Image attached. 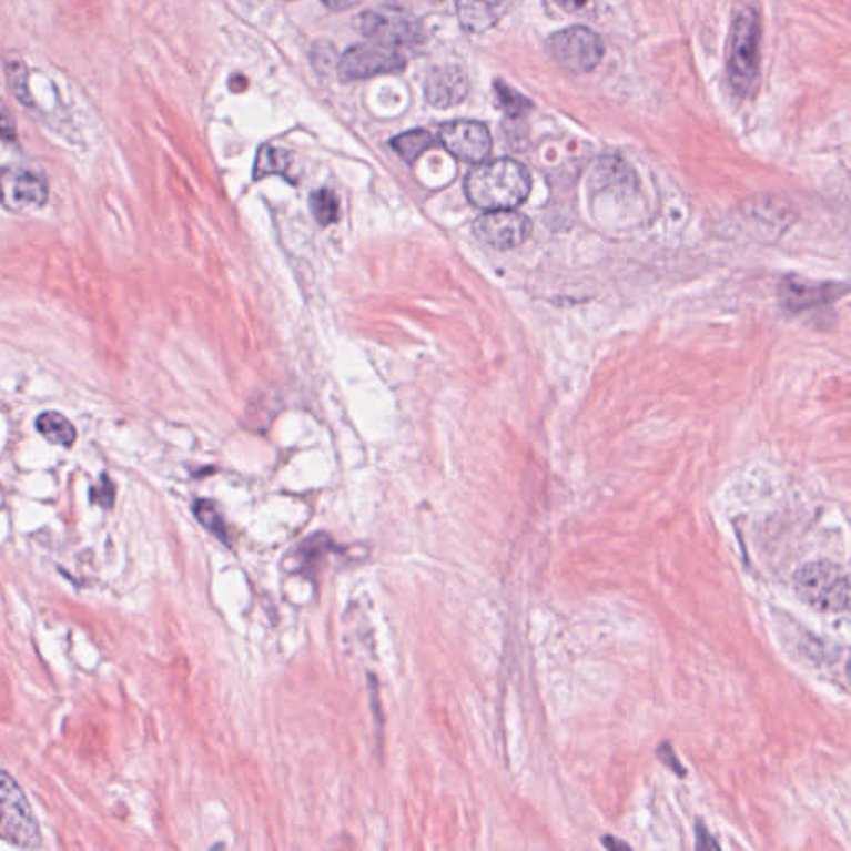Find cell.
I'll return each mask as SVG.
<instances>
[{
	"instance_id": "cell-17",
	"label": "cell",
	"mask_w": 851,
	"mask_h": 851,
	"mask_svg": "<svg viewBox=\"0 0 851 851\" xmlns=\"http://www.w3.org/2000/svg\"><path fill=\"white\" fill-rule=\"evenodd\" d=\"M310 209L320 225L328 226L340 220V200L333 190H316L310 196Z\"/></svg>"
},
{
	"instance_id": "cell-15",
	"label": "cell",
	"mask_w": 851,
	"mask_h": 851,
	"mask_svg": "<svg viewBox=\"0 0 851 851\" xmlns=\"http://www.w3.org/2000/svg\"><path fill=\"white\" fill-rule=\"evenodd\" d=\"M433 143V136L426 130H412V132L402 133V135L393 139L392 145L405 162L413 163L427 149H430Z\"/></svg>"
},
{
	"instance_id": "cell-8",
	"label": "cell",
	"mask_w": 851,
	"mask_h": 851,
	"mask_svg": "<svg viewBox=\"0 0 851 851\" xmlns=\"http://www.w3.org/2000/svg\"><path fill=\"white\" fill-rule=\"evenodd\" d=\"M529 219L516 210H494L474 222L473 232L484 245L496 250H513L529 239Z\"/></svg>"
},
{
	"instance_id": "cell-9",
	"label": "cell",
	"mask_w": 851,
	"mask_h": 851,
	"mask_svg": "<svg viewBox=\"0 0 851 851\" xmlns=\"http://www.w3.org/2000/svg\"><path fill=\"white\" fill-rule=\"evenodd\" d=\"M439 140L447 152L464 162H484L493 150V139L487 126L470 120H457L440 126Z\"/></svg>"
},
{
	"instance_id": "cell-14",
	"label": "cell",
	"mask_w": 851,
	"mask_h": 851,
	"mask_svg": "<svg viewBox=\"0 0 851 851\" xmlns=\"http://www.w3.org/2000/svg\"><path fill=\"white\" fill-rule=\"evenodd\" d=\"M36 427L49 443L57 444V446L70 447L75 443V426L60 413H42L37 418Z\"/></svg>"
},
{
	"instance_id": "cell-28",
	"label": "cell",
	"mask_w": 851,
	"mask_h": 851,
	"mask_svg": "<svg viewBox=\"0 0 851 851\" xmlns=\"http://www.w3.org/2000/svg\"><path fill=\"white\" fill-rule=\"evenodd\" d=\"M419 2H437V0H419Z\"/></svg>"
},
{
	"instance_id": "cell-16",
	"label": "cell",
	"mask_w": 851,
	"mask_h": 851,
	"mask_svg": "<svg viewBox=\"0 0 851 851\" xmlns=\"http://www.w3.org/2000/svg\"><path fill=\"white\" fill-rule=\"evenodd\" d=\"M335 549V544L332 543L326 534H315V536L308 537L298 544V564L302 567L303 573L315 569L316 564L320 563L322 557L328 556V553Z\"/></svg>"
},
{
	"instance_id": "cell-3",
	"label": "cell",
	"mask_w": 851,
	"mask_h": 851,
	"mask_svg": "<svg viewBox=\"0 0 851 851\" xmlns=\"http://www.w3.org/2000/svg\"><path fill=\"white\" fill-rule=\"evenodd\" d=\"M793 586L800 599L819 612H849L850 577L840 564L832 560L803 564L793 576Z\"/></svg>"
},
{
	"instance_id": "cell-19",
	"label": "cell",
	"mask_w": 851,
	"mask_h": 851,
	"mask_svg": "<svg viewBox=\"0 0 851 851\" xmlns=\"http://www.w3.org/2000/svg\"><path fill=\"white\" fill-rule=\"evenodd\" d=\"M288 153L285 150L275 149V146H263L259 152L255 165V179H262L272 173H286L290 169Z\"/></svg>"
},
{
	"instance_id": "cell-24",
	"label": "cell",
	"mask_w": 851,
	"mask_h": 851,
	"mask_svg": "<svg viewBox=\"0 0 851 851\" xmlns=\"http://www.w3.org/2000/svg\"><path fill=\"white\" fill-rule=\"evenodd\" d=\"M16 120H13L12 113H10V110L7 109L3 100H0V139L9 140V142H12V140H16Z\"/></svg>"
},
{
	"instance_id": "cell-11",
	"label": "cell",
	"mask_w": 851,
	"mask_h": 851,
	"mask_svg": "<svg viewBox=\"0 0 851 851\" xmlns=\"http://www.w3.org/2000/svg\"><path fill=\"white\" fill-rule=\"evenodd\" d=\"M845 293V286L839 283L810 282L800 276H789L780 285V302L789 312L799 313L835 302Z\"/></svg>"
},
{
	"instance_id": "cell-1",
	"label": "cell",
	"mask_w": 851,
	"mask_h": 851,
	"mask_svg": "<svg viewBox=\"0 0 851 851\" xmlns=\"http://www.w3.org/2000/svg\"><path fill=\"white\" fill-rule=\"evenodd\" d=\"M529 170L513 159H497L480 162L467 173L464 190L467 199L477 209L514 210L529 199Z\"/></svg>"
},
{
	"instance_id": "cell-27",
	"label": "cell",
	"mask_w": 851,
	"mask_h": 851,
	"mask_svg": "<svg viewBox=\"0 0 851 851\" xmlns=\"http://www.w3.org/2000/svg\"><path fill=\"white\" fill-rule=\"evenodd\" d=\"M604 847L606 849H629V847L626 845V843L616 842V839H610V837H606V840H604Z\"/></svg>"
},
{
	"instance_id": "cell-26",
	"label": "cell",
	"mask_w": 851,
	"mask_h": 851,
	"mask_svg": "<svg viewBox=\"0 0 851 851\" xmlns=\"http://www.w3.org/2000/svg\"><path fill=\"white\" fill-rule=\"evenodd\" d=\"M710 839H712V837L709 835L707 830L699 829V843H697V847H699V849H716L712 843H709Z\"/></svg>"
},
{
	"instance_id": "cell-4",
	"label": "cell",
	"mask_w": 851,
	"mask_h": 851,
	"mask_svg": "<svg viewBox=\"0 0 851 851\" xmlns=\"http://www.w3.org/2000/svg\"><path fill=\"white\" fill-rule=\"evenodd\" d=\"M0 839L20 849L40 845V830L32 807L19 783L0 770Z\"/></svg>"
},
{
	"instance_id": "cell-18",
	"label": "cell",
	"mask_w": 851,
	"mask_h": 851,
	"mask_svg": "<svg viewBox=\"0 0 851 851\" xmlns=\"http://www.w3.org/2000/svg\"><path fill=\"white\" fill-rule=\"evenodd\" d=\"M193 513H195L199 523L205 527L206 530L219 537L225 544H230L229 529H226L225 520H223L222 514H220L219 507L209 499H199L193 504Z\"/></svg>"
},
{
	"instance_id": "cell-2",
	"label": "cell",
	"mask_w": 851,
	"mask_h": 851,
	"mask_svg": "<svg viewBox=\"0 0 851 851\" xmlns=\"http://www.w3.org/2000/svg\"><path fill=\"white\" fill-rule=\"evenodd\" d=\"M760 36L762 27L757 10L752 7L740 10L730 30L727 72L730 85L742 97L753 95L759 89Z\"/></svg>"
},
{
	"instance_id": "cell-20",
	"label": "cell",
	"mask_w": 851,
	"mask_h": 851,
	"mask_svg": "<svg viewBox=\"0 0 851 851\" xmlns=\"http://www.w3.org/2000/svg\"><path fill=\"white\" fill-rule=\"evenodd\" d=\"M496 97L500 109H503L507 115L513 116V119L523 116L524 113L529 112L530 110L529 100L524 99L520 93H517L516 90L510 89V87L506 85V83L496 82Z\"/></svg>"
},
{
	"instance_id": "cell-21",
	"label": "cell",
	"mask_w": 851,
	"mask_h": 851,
	"mask_svg": "<svg viewBox=\"0 0 851 851\" xmlns=\"http://www.w3.org/2000/svg\"><path fill=\"white\" fill-rule=\"evenodd\" d=\"M90 500L100 507H112L115 500V484L109 476L100 477V483L90 489Z\"/></svg>"
},
{
	"instance_id": "cell-7",
	"label": "cell",
	"mask_w": 851,
	"mask_h": 851,
	"mask_svg": "<svg viewBox=\"0 0 851 851\" xmlns=\"http://www.w3.org/2000/svg\"><path fill=\"white\" fill-rule=\"evenodd\" d=\"M406 60L398 50L386 45H356L348 49L338 63L340 79L349 80L369 79V77L383 75V73L402 72Z\"/></svg>"
},
{
	"instance_id": "cell-5",
	"label": "cell",
	"mask_w": 851,
	"mask_h": 851,
	"mask_svg": "<svg viewBox=\"0 0 851 851\" xmlns=\"http://www.w3.org/2000/svg\"><path fill=\"white\" fill-rule=\"evenodd\" d=\"M362 32L379 45H415L422 42V22L398 7H375L359 17Z\"/></svg>"
},
{
	"instance_id": "cell-12",
	"label": "cell",
	"mask_w": 851,
	"mask_h": 851,
	"mask_svg": "<svg viewBox=\"0 0 851 851\" xmlns=\"http://www.w3.org/2000/svg\"><path fill=\"white\" fill-rule=\"evenodd\" d=\"M467 89L469 83L463 69L454 65L436 67L427 75L426 99L437 109H447L463 102L466 99Z\"/></svg>"
},
{
	"instance_id": "cell-6",
	"label": "cell",
	"mask_w": 851,
	"mask_h": 851,
	"mask_svg": "<svg viewBox=\"0 0 851 851\" xmlns=\"http://www.w3.org/2000/svg\"><path fill=\"white\" fill-rule=\"evenodd\" d=\"M549 49L557 63L573 73L592 72L604 57L602 39L587 27H569L554 33Z\"/></svg>"
},
{
	"instance_id": "cell-25",
	"label": "cell",
	"mask_w": 851,
	"mask_h": 851,
	"mask_svg": "<svg viewBox=\"0 0 851 851\" xmlns=\"http://www.w3.org/2000/svg\"><path fill=\"white\" fill-rule=\"evenodd\" d=\"M323 3L332 10H346L355 7L359 0H323Z\"/></svg>"
},
{
	"instance_id": "cell-10",
	"label": "cell",
	"mask_w": 851,
	"mask_h": 851,
	"mask_svg": "<svg viewBox=\"0 0 851 851\" xmlns=\"http://www.w3.org/2000/svg\"><path fill=\"white\" fill-rule=\"evenodd\" d=\"M0 200L13 210L39 209L49 200V185L30 170H7L0 175Z\"/></svg>"
},
{
	"instance_id": "cell-23",
	"label": "cell",
	"mask_w": 851,
	"mask_h": 851,
	"mask_svg": "<svg viewBox=\"0 0 851 851\" xmlns=\"http://www.w3.org/2000/svg\"><path fill=\"white\" fill-rule=\"evenodd\" d=\"M335 53L330 43H318L313 49V62H315L316 69L322 70V72H328L332 69L333 60L336 59Z\"/></svg>"
},
{
	"instance_id": "cell-22",
	"label": "cell",
	"mask_w": 851,
	"mask_h": 851,
	"mask_svg": "<svg viewBox=\"0 0 851 851\" xmlns=\"http://www.w3.org/2000/svg\"><path fill=\"white\" fill-rule=\"evenodd\" d=\"M554 2L570 16H592L599 7V0H554Z\"/></svg>"
},
{
	"instance_id": "cell-13",
	"label": "cell",
	"mask_w": 851,
	"mask_h": 851,
	"mask_svg": "<svg viewBox=\"0 0 851 851\" xmlns=\"http://www.w3.org/2000/svg\"><path fill=\"white\" fill-rule=\"evenodd\" d=\"M506 0H456L457 16L464 29L484 32L490 29L503 12Z\"/></svg>"
}]
</instances>
